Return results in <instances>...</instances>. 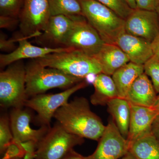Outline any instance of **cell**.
<instances>
[{
    "mask_svg": "<svg viewBox=\"0 0 159 159\" xmlns=\"http://www.w3.org/2000/svg\"><path fill=\"white\" fill-rule=\"evenodd\" d=\"M29 110V108L12 109L9 116L11 132L15 141H33L38 144L51 126H41L38 129L32 128L31 126L32 115Z\"/></svg>",
    "mask_w": 159,
    "mask_h": 159,
    "instance_id": "cell-12",
    "label": "cell"
},
{
    "mask_svg": "<svg viewBox=\"0 0 159 159\" xmlns=\"http://www.w3.org/2000/svg\"><path fill=\"white\" fill-rule=\"evenodd\" d=\"M73 17L64 15L52 16L45 29L36 38L41 44L55 46V48H63V44L74 25Z\"/></svg>",
    "mask_w": 159,
    "mask_h": 159,
    "instance_id": "cell-14",
    "label": "cell"
},
{
    "mask_svg": "<svg viewBox=\"0 0 159 159\" xmlns=\"http://www.w3.org/2000/svg\"><path fill=\"white\" fill-rule=\"evenodd\" d=\"M11 159H22V158H12Z\"/></svg>",
    "mask_w": 159,
    "mask_h": 159,
    "instance_id": "cell-40",
    "label": "cell"
},
{
    "mask_svg": "<svg viewBox=\"0 0 159 159\" xmlns=\"http://www.w3.org/2000/svg\"><path fill=\"white\" fill-rule=\"evenodd\" d=\"M62 159H89V158L88 156H83L73 150Z\"/></svg>",
    "mask_w": 159,
    "mask_h": 159,
    "instance_id": "cell-34",
    "label": "cell"
},
{
    "mask_svg": "<svg viewBox=\"0 0 159 159\" xmlns=\"http://www.w3.org/2000/svg\"><path fill=\"white\" fill-rule=\"evenodd\" d=\"M26 93L28 99L54 89H67L84 79L44 66L35 59L25 67Z\"/></svg>",
    "mask_w": 159,
    "mask_h": 159,
    "instance_id": "cell-2",
    "label": "cell"
},
{
    "mask_svg": "<svg viewBox=\"0 0 159 159\" xmlns=\"http://www.w3.org/2000/svg\"><path fill=\"white\" fill-rule=\"evenodd\" d=\"M95 152L89 159H119L129 151L130 143L120 133L113 119H110Z\"/></svg>",
    "mask_w": 159,
    "mask_h": 159,
    "instance_id": "cell-10",
    "label": "cell"
},
{
    "mask_svg": "<svg viewBox=\"0 0 159 159\" xmlns=\"http://www.w3.org/2000/svg\"><path fill=\"white\" fill-rule=\"evenodd\" d=\"M16 39L18 42V47L11 53L0 55V66L2 68L22 59L26 58L36 59L45 57L48 54L72 49L66 48L38 47L31 44L27 40V38L23 36Z\"/></svg>",
    "mask_w": 159,
    "mask_h": 159,
    "instance_id": "cell-13",
    "label": "cell"
},
{
    "mask_svg": "<svg viewBox=\"0 0 159 159\" xmlns=\"http://www.w3.org/2000/svg\"><path fill=\"white\" fill-rule=\"evenodd\" d=\"M54 118L69 132L98 142L106 128L101 119L91 111L88 100L83 97H76L60 107Z\"/></svg>",
    "mask_w": 159,
    "mask_h": 159,
    "instance_id": "cell-1",
    "label": "cell"
},
{
    "mask_svg": "<svg viewBox=\"0 0 159 159\" xmlns=\"http://www.w3.org/2000/svg\"><path fill=\"white\" fill-rule=\"evenodd\" d=\"M116 45L125 53L130 62L137 64L144 65L154 56L151 43L125 31L118 38Z\"/></svg>",
    "mask_w": 159,
    "mask_h": 159,
    "instance_id": "cell-15",
    "label": "cell"
},
{
    "mask_svg": "<svg viewBox=\"0 0 159 159\" xmlns=\"http://www.w3.org/2000/svg\"><path fill=\"white\" fill-rule=\"evenodd\" d=\"M93 85L95 90L90 97L91 102L93 105H107L111 99L118 97L116 87L110 75L102 73L97 74Z\"/></svg>",
    "mask_w": 159,
    "mask_h": 159,
    "instance_id": "cell-20",
    "label": "cell"
},
{
    "mask_svg": "<svg viewBox=\"0 0 159 159\" xmlns=\"http://www.w3.org/2000/svg\"><path fill=\"white\" fill-rule=\"evenodd\" d=\"M36 151H29L26 152L23 159H35Z\"/></svg>",
    "mask_w": 159,
    "mask_h": 159,
    "instance_id": "cell-35",
    "label": "cell"
},
{
    "mask_svg": "<svg viewBox=\"0 0 159 159\" xmlns=\"http://www.w3.org/2000/svg\"><path fill=\"white\" fill-rule=\"evenodd\" d=\"M35 60L44 66L57 69L68 75L84 79L102 73L96 57L74 49L52 53Z\"/></svg>",
    "mask_w": 159,
    "mask_h": 159,
    "instance_id": "cell-3",
    "label": "cell"
},
{
    "mask_svg": "<svg viewBox=\"0 0 159 159\" xmlns=\"http://www.w3.org/2000/svg\"><path fill=\"white\" fill-rule=\"evenodd\" d=\"M25 0H0V14L2 16L19 18Z\"/></svg>",
    "mask_w": 159,
    "mask_h": 159,
    "instance_id": "cell-25",
    "label": "cell"
},
{
    "mask_svg": "<svg viewBox=\"0 0 159 159\" xmlns=\"http://www.w3.org/2000/svg\"><path fill=\"white\" fill-rule=\"evenodd\" d=\"M25 153V151L23 148L20 143L13 140L7 148L1 159H11L15 158L23 159Z\"/></svg>",
    "mask_w": 159,
    "mask_h": 159,
    "instance_id": "cell-28",
    "label": "cell"
},
{
    "mask_svg": "<svg viewBox=\"0 0 159 159\" xmlns=\"http://www.w3.org/2000/svg\"><path fill=\"white\" fill-rule=\"evenodd\" d=\"M85 80L74 86L56 94H41L27 99L25 106L37 113L35 120L41 126L50 127L56 111L69 102L70 97L79 90L87 86Z\"/></svg>",
    "mask_w": 159,
    "mask_h": 159,
    "instance_id": "cell-7",
    "label": "cell"
},
{
    "mask_svg": "<svg viewBox=\"0 0 159 159\" xmlns=\"http://www.w3.org/2000/svg\"><path fill=\"white\" fill-rule=\"evenodd\" d=\"M151 45L154 56L159 60V33L152 42Z\"/></svg>",
    "mask_w": 159,
    "mask_h": 159,
    "instance_id": "cell-33",
    "label": "cell"
},
{
    "mask_svg": "<svg viewBox=\"0 0 159 159\" xmlns=\"http://www.w3.org/2000/svg\"><path fill=\"white\" fill-rule=\"evenodd\" d=\"M95 57L101 66L102 73L110 76L130 62L125 53L116 45L112 44L105 43Z\"/></svg>",
    "mask_w": 159,
    "mask_h": 159,
    "instance_id": "cell-18",
    "label": "cell"
},
{
    "mask_svg": "<svg viewBox=\"0 0 159 159\" xmlns=\"http://www.w3.org/2000/svg\"><path fill=\"white\" fill-rule=\"evenodd\" d=\"M152 107H153L156 111H157L158 112V113L159 114V96H157L156 101L154 105Z\"/></svg>",
    "mask_w": 159,
    "mask_h": 159,
    "instance_id": "cell-38",
    "label": "cell"
},
{
    "mask_svg": "<svg viewBox=\"0 0 159 159\" xmlns=\"http://www.w3.org/2000/svg\"><path fill=\"white\" fill-rule=\"evenodd\" d=\"M51 16L48 0H25L19 16L22 36L27 39L39 36Z\"/></svg>",
    "mask_w": 159,
    "mask_h": 159,
    "instance_id": "cell-9",
    "label": "cell"
},
{
    "mask_svg": "<svg viewBox=\"0 0 159 159\" xmlns=\"http://www.w3.org/2000/svg\"><path fill=\"white\" fill-rule=\"evenodd\" d=\"M83 14L106 43L116 44L125 32V20L97 0H79Z\"/></svg>",
    "mask_w": 159,
    "mask_h": 159,
    "instance_id": "cell-4",
    "label": "cell"
},
{
    "mask_svg": "<svg viewBox=\"0 0 159 159\" xmlns=\"http://www.w3.org/2000/svg\"><path fill=\"white\" fill-rule=\"evenodd\" d=\"M114 11L124 20L128 17L133 9H131L125 0H97Z\"/></svg>",
    "mask_w": 159,
    "mask_h": 159,
    "instance_id": "cell-26",
    "label": "cell"
},
{
    "mask_svg": "<svg viewBox=\"0 0 159 159\" xmlns=\"http://www.w3.org/2000/svg\"><path fill=\"white\" fill-rule=\"evenodd\" d=\"M156 11L157 13L159 18V0L158 1L157 4L156 9Z\"/></svg>",
    "mask_w": 159,
    "mask_h": 159,
    "instance_id": "cell-39",
    "label": "cell"
},
{
    "mask_svg": "<svg viewBox=\"0 0 159 159\" xmlns=\"http://www.w3.org/2000/svg\"><path fill=\"white\" fill-rule=\"evenodd\" d=\"M157 96L152 82L145 73L141 74L131 86L125 99L134 105L152 107Z\"/></svg>",
    "mask_w": 159,
    "mask_h": 159,
    "instance_id": "cell-17",
    "label": "cell"
},
{
    "mask_svg": "<svg viewBox=\"0 0 159 159\" xmlns=\"http://www.w3.org/2000/svg\"><path fill=\"white\" fill-rule=\"evenodd\" d=\"M19 18L0 16V27L1 29H12L19 23Z\"/></svg>",
    "mask_w": 159,
    "mask_h": 159,
    "instance_id": "cell-29",
    "label": "cell"
},
{
    "mask_svg": "<svg viewBox=\"0 0 159 159\" xmlns=\"http://www.w3.org/2000/svg\"><path fill=\"white\" fill-rule=\"evenodd\" d=\"M122 159H136L135 157L129 151L124 157H122Z\"/></svg>",
    "mask_w": 159,
    "mask_h": 159,
    "instance_id": "cell-37",
    "label": "cell"
},
{
    "mask_svg": "<svg viewBox=\"0 0 159 159\" xmlns=\"http://www.w3.org/2000/svg\"><path fill=\"white\" fill-rule=\"evenodd\" d=\"M151 133L159 142V115L156 118L152 123Z\"/></svg>",
    "mask_w": 159,
    "mask_h": 159,
    "instance_id": "cell-32",
    "label": "cell"
},
{
    "mask_svg": "<svg viewBox=\"0 0 159 159\" xmlns=\"http://www.w3.org/2000/svg\"><path fill=\"white\" fill-rule=\"evenodd\" d=\"M137 8L149 11H156L158 0H136Z\"/></svg>",
    "mask_w": 159,
    "mask_h": 159,
    "instance_id": "cell-30",
    "label": "cell"
},
{
    "mask_svg": "<svg viewBox=\"0 0 159 159\" xmlns=\"http://www.w3.org/2000/svg\"><path fill=\"white\" fill-rule=\"evenodd\" d=\"M5 34L1 33L0 37V48L3 51H11L14 50V43L16 40L14 39H7Z\"/></svg>",
    "mask_w": 159,
    "mask_h": 159,
    "instance_id": "cell-31",
    "label": "cell"
},
{
    "mask_svg": "<svg viewBox=\"0 0 159 159\" xmlns=\"http://www.w3.org/2000/svg\"><path fill=\"white\" fill-rule=\"evenodd\" d=\"M74 23L62 47L95 57L105 43L84 16L74 17Z\"/></svg>",
    "mask_w": 159,
    "mask_h": 159,
    "instance_id": "cell-8",
    "label": "cell"
},
{
    "mask_svg": "<svg viewBox=\"0 0 159 159\" xmlns=\"http://www.w3.org/2000/svg\"><path fill=\"white\" fill-rule=\"evenodd\" d=\"M51 16L64 15L70 17L83 16L79 0H48Z\"/></svg>",
    "mask_w": 159,
    "mask_h": 159,
    "instance_id": "cell-23",
    "label": "cell"
},
{
    "mask_svg": "<svg viewBox=\"0 0 159 159\" xmlns=\"http://www.w3.org/2000/svg\"><path fill=\"white\" fill-rule=\"evenodd\" d=\"M129 151L136 159H159V142L149 133L131 142Z\"/></svg>",
    "mask_w": 159,
    "mask_h": 159,
    "instance_id": "cell-22",
    "label": "cell"
},
{
    "mask_svg": "<svg viewBox=\"0 0 159 159\" xmlns=\"http://www.w3.org/2000/svg\"><path fill=\"white\" fill-rule=\"evenodd\" d=\"M28 99L25 66L19 61L0 73V105L5 108H23Z\"/></svg>",
    "mask_w": 159,
    "mask_h": 159,
    "instance_id": "cell-5",
    "label": "cell"
},
{
    "mask_svg": "<svg viewBox=\"0 0 159 159\" xmlns=\"http://www.w3.org/2000/svg\"><path fill=\"white\" fill-rule=\"evenodd\" d=\"M130 104V119L127 138L129 143L151 132L152 123L159 115L153 107Z\"/></svg>",
    "mask_w": 159,
    "mask_h": 159,
    "instance_id": "cell-16",
    "label": "cell"
},
{
    "mask_svg": "<svg viewBox=\"0 0 159 159\" xmlns=\"http://www.w3.org/2000/svg\"><path fill=\"white\" fill-rule=\"evenodd\" d=\"M14 140L10 126L9 117L6 115L0 118V154L3 155Z\"/></svg>",
    "mask_w": 159,
    "mask_h": 159,
    "instance_id": "cell-24",
    "label": "cell"
},
{
    "mask_svg": "<svg viewBox=\"0 0 159 159\" xmlns=\"http://www.w3.org/2000/svg\"><path fill=\"white\" fill-rule=\"evenodd\" d=\"M125 1L128 4L131 9H133V10L137 9L136 0H125Z\"/></svg>",
    "mask_w": 159,
    "mask_h": 159,
    "instance_id": "cell-36",
    "label": "cell"
},
{
    "mask_svg": "<svg viewBox=\"0 0 159 159\" xmlns=\"http://www.w3.org/2000/svg\"><path fill=\"white\" fill-rule=\"evenodd\" d=\"M84 139L69 132L57 122L37 144L35 159H62Z\"/></svg>",
    "mask_w": 159,
    "mask_h": 159,
    "instance_id": "cell-6",
    "label": "cell"
},
{
    "mask_svg": "<svg viewBox=\"0 0 159 159\" xmlns=\"http://www.w3.org/2000/svg\"><path fill=\"white\" fill-rule=\"evenodd\" d=\"M107 105L120 133L127 139L130 119V102L125 98L118 97L111 99Z\"/></svg>",
    "mask_w": 159,
    "mask_h": 159,
    "instance_id": "cell-21",
    "label": "cell"
},
{
    "mask_svg": "<svg viewBox=\"0 0 159 159\" xmlns=\"http://www.w3.org/2000/svg\"><path fill=\"white\" fill-rule=\"evenodd\" d=\"M125 30L128 34L152 43L159 33V18L156 11L134 9L125 20Z\"/></svg>",
    "mask_w": 159,
    "mask_h": 159,
    "instance_id": "cell-11",
    "label": "cell"
},
{
    "mask_svg": "<svg viewBox=\"0 0 159 159\" xmlns=\"http://www.w3.org/2000/svg\"><path fill=\"white\" fill-rule=\"evenodd\" d=\"M143 66L144 73L151 78L155 90L159 95V60L153 56Z\"/></svg>",
    "mask_w": 159,
    "mask_h": 159,
    "instance_id": "cell-27",
    "label": "cell"
},
{
    "mask_svg": "<svg viewBox=\"0 0 159 159\" xmlns=\"http://www.w3.org/2000/svg\"><path fill=\"white\" fill-rule=\"evenodd\" d=\"M144 73V66L130 61L116 71L112 78L116 87L118 97L125 98L134 81Z\"/></svg>",
    "mask_w": 159,
    "mask_h": 159,
    "instance_id": "cell-19",
    "label": "cell"
}]
</instances>
